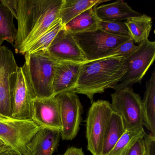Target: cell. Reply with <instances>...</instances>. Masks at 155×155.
Returning a JSON list of instances; mask_svg holds the SVG:
<instances>
[{
	"mask_svg": "<svg viewBox=\"0 0 155 155\" xmlns=\"http://www.w3.org/2000/svg\"><path fill=\"white\" fill-rule=\"evenodd\" d=\"M85 155L81 148L70 147L62 155Z\"/></svg>",
	"mask_w": 155,
	"mask_h": 155,
	"instance_id": "obj_30",
	"label": "cell"
},
{
	"mask_svg": "<svg viewBox=\"0 0 155 155\" xmlns=\"http://www.w3.org/2000/svg\"><path fill=\"white\" fill-rule=\"evenodd\" d=\"M64 28L59 19L56 21L37 40L28 46L23 52L31 53L43 51H47L52 41L58 32Z\"/></svg>",
	"mask_w": 155,
	"mask_h": 155,
	"instance_id": "obj_23",
	"label": "cell"
},
{
	"mask_svg": "<svg viewBox=\"0 0 155 155\" xmlns=\"http://www.w3.org/2000/svg\"><path fill=\"white\" fill-rule=\"evenodd\" d=\"M139 46H136L131 38L124 42L119 46L110 54V57H122L125 59L129 58L138 49Z\"/></svg>",
	"mask_w": 155,
	"mask_h": 155,
	"instance_id": "obj_26",
	"label": "cell"
},
{
	"mask_svg": "<svg viewBox=\"0 0 155 155\" xmlns=\"http://www.w3.org/2000/svg\"><path fill=\"white\" fill-rule=\"evenodd\" d=\"M111 97L112 110L121 117L126 130L143 128L142 101L138 94L126 87L115 91Z\"/></svg>",
	"mask_w": 155,
	"mask_h": 155,
	"instance_id": "obj_7",
	"label": "cell"
},
{
	"mask_svg": "<svg viewBox=\"0 0 155 155\" xmlns=\"http://www.w3.org/2000/svg\"><path fill=\"white\" fill-rule=\"evenodd\" d=\"M0 155H23L11 149H9L2 153H0Z\"/></svg>",
	"mask_w": 155,
	"mask_h": 155,
	"instance_id": "obj_31",
	"label": "cell"
},
{
	"mask_svg": "<svg viewBox=\"0 0 155 155\" xmlns=\"http://www.w3.org/2000/svg\"><path fill=\"white\" fill-rule=\"evenodd\" d=\"M55 97L59 105L61 137L63 140H72L79 130L83 106L78 96L73 92H63Z\"/></svg>",
	"mask_w": 155,
	"mask_h": 155,
	"instance_id": "obj_9",
	"label": "cell"
},
{
	"mask_svg": "<svg viewBox=\"0 0 155 155\" xmlns=\"http://www.w3.org/2000/svg\"><path fill=\"white\" fill-rule=\"evenodd\" d=\"M99 21L94 7L85 11L71 20L64 26V28L66 31L73 35L98 29Z\"/></svg>",
	"mask_w": 155,
	"mask_h": 155,
	"instance_id": "obj_19",
	"label": "cell"
},
{
	"mask_svg": "<svg viewBox=\"0 0 155 155\" xmlns=\"http://www.w3.org/2000/svg\"><path fill=\"white\" fill-rule=\"evenodd\" d=\"M22 70L35 98L54 97L53 82L54 66L58 61L47 51L25 53Z\"/></svg>",
	"mask_w": 155,
	"mask_h": 155,
	"instance_id": "obj_3",
	"label": "cell"
},
{
	"mask_svg": "<svg viewBox=\"0 0 155 155\" xmlns=\"http://www.w3.org/2000/svg\"><path fill=\"white\" fill-rule=\"evenodd\" d=\"M145 133L143 128L136 130H126L107 155H126L137 140L143 138Z\"/></svg>",
	"mask_w": 155,
	"mask_h": 155,
	"instance_id": "obj_24",
	"label": "cell"
},
{
	"mask_svg": "<svg viewBox=\"0 0 155 155\" xmlns=\"http://www.w3.org/2000/svg\"><path fill=\"white\" fill-rule=\"evenodd\" d=\"M17 1L18 0H1L0 3L3 4L11 12L14 18L17 19Z\"/></svg>",
	"mask_w": 155,
	"mask_h": 155,
	"instance_id": "obj_29",
	"label": "cell"
},
{
	"mask_svg": "<svg viewBox=\"0 0 155 155\" xmlns=\"http://www.w3.org/2000/svg\"><path fill=\"white\" fill-rule=\"evenodd\" d=\"M94 10L99 19L103 21H126L130 18L141 15L122 0L100 4L95 6Z\"/></svg>",
	"mask_w": 155,
	"mask_h": 155,
	"instance_id": "obj_16",
	"label": "cell"
},
{
	"mask_svg": "<svg viewBox=\"0 0 155 155\" xmlns=\"http://www.w3.org/2000/svg\"><path fill=\"white\" fill-rule=\"evenodd\" d=\"M83 63L69 61L56 63L53 82L54 97L63 92H73Z\"/></svg>",
	"mask_w": 155,
	"mask_h": 155,
	"instance_id": "obj_14",
	"label": "cell"
},
{
	"mask_svg": "<svg viewBox=\"0 0 155 155\" xmlns=\"http://www.w3.org/2000/svg\"><path fill=\"white\" fill-rule=\"evenodd\" d=\"M108 1V0H63L60 12V19L62 25L65 26L85 11Z\"/></svg>",
	"mask_w": 155,
	"mask_h": 155,
	"instance_id": "obj_18",
	"label": "cell"
},
{
	"mask_svg": "<svg viewBox=\"0 0 155 155\" xmlns=\"http://www.w3.org/2000/svg\"></svg>",
	"mask_w": 155,
	"mask_h": 155,
	"instance_id": "obj_34",
	"label": "cell"
},
{
	"mask_svg": "<svg viewBox=\"0 0 155 155\" xmlns=\"http://www.w3.org/2000/svg\"><path fill=\"white\" fill-rule=\"evenodd\" d=\"M63 0H18V29L13 47L17 54L37 40L59 19Z\"/></svg>",
	"mask_w": 155,
	"mask_h": 155,
	"instance_id": "obj_1",
	"label": "cell"
},
{
	"mask_svg": "<svg viewBox=\"0 0 155 155\" xmlns=\"http://www.w3.org/2000/svg\"><path fill=\"white\" fill-rule=\"evenodd\" d=\"M10 149L8 147H5L3 148L0 149V153H2V152H4V151H6V150H8Z\"/></svg>",
	"mask_w": 155,
	"mask_h": 155,
	"instance_id": "obj_32",
	"label": "cell"
},
{
	"mask_svg": "<svg viewBox=\"0 0 155 155\" xmlns=\"http://www.w3.org/2000/svg\"><path fill=\"white\" fill-rule=\"evenodd\" d=\"M127 27L130 38L135 43H140L148 39L152 29V18L146 14L132 17L124 21Z\"/></svg>",
	"mask_w": 155,
	"mask_h": 155,
	"instance_id": "obj_20",
	"label": "cell"
},
{
	"mask_svg": "<svg viewBox=\"0 0 155 155\" xmlns=\"http://www.w3.org/2000/svg\"><path fill=\"white\" fill-rule=\"evenodd\" d=\"M14 18L11 12L0 3V47L5 41L14 45L17 32Z\"/></svg>",
	"mask_w": 155,
	"mask_h": 155,
	"instance_id": "obj_22",
	"label": "cell"
},
{
	"mask_svg": "<svg viewBox=\"0 0 155 155\" xmlns=\"http://www.w3.org/2000/svg\"><path fill=\"white\" fill-rule=\"evenodd\" d=\"M61 137L60 131L41 129L26 146L25 155H52Z\"/></svg>",
	"mask_w": 155,
	"mask_h": 155,
	"instance_id": "obj_15",
	"label": "cell"
},
{
	"mask_svg": "<svg viewBox=\"0 0 155 155\" xmlns=\"http://www.w3.org/2000/svg\"><path fill=\"white\" fill-rule=\"evenodd\" d=\"M127 61L122 57H110L81 65L73 92L87 96L92 101L95 94L112 88L127 72Z\"/></svg>",
	"mask_w": 155,
	"mask_h": 155,
	"instance_id": "obj_2",
	"label": "cell"
},
{
	"mask_svg": "<svg viewBox=\"0 0 155 155\" xmlns=\"http://www.w3.org/2000/svg\"><path fill=\"white\" fill-rule=\"evenodd\" d=\"M30 119L41 129L61 132L59 105L56 97L34 99Z\"/></svg>",
	"mask_w": 155,
	"mask_h": 155,
	"instance_id": "obj_12",
	"label": "cell"
},
{
	"mask_svg": "<svg viewBox=\"0 0 155 155\" xmlns=\"http://www.w3.org/2000/svg\"><path fill=\"white\" fill-rule=\"evenodd\" d=\"M109 101L99 100L92 102L86 122L88 150L92 155H101L103 142L111 114Z\"/></svg>",
	"mask_w": 155,
	"mask_h": 155,
	"instance_id": "obj_5",
	"label": "cell"
},
{
	"mask_svg": "<svg viewBox=\"0 0 155 155\" xmlns=\"http://www.w3.org/2000/svg\"><path fill=\"white\" fill-rule=\"evenodd\" d=\"M126 130L121 117L112 112L103 142L101 155H107Z\"/></svg>",
	"mask_w": 155,
	"mask_h": 155,
	"instance_id": "obj_21",
	"label": "cell"
},
{
	"mask_svg": "<svg viewBox=\"0 0 155 155\" xmlns=\"http://www.w3.org/2000/svg\"><path fill=\"white\" fill-rule=\"evenodd\" d=\"M7 146H6V145H4L2 142L1 140H0V149L3 148L5 147H7Z\"/></svg>",
	"mask_w": 155,
	"mask_h": 155,
	"instance_id": "obj_33",
	"label": "cell"
},
{
	"mask_svg": "<svg viewBox=\"0 0 155 155\" xmlns=\"http://www.w3.org/2000/svg\"><path fill=\"white\" fill-rule=\"evenodd\" d=\"M13 52L6 46L0 47V115L12 117L11 86L12 75L18 68Z\"/></svg>",
	"mask_w": 155,
	"mask_h": 155,
	"instance_id": "obj_11",
	"label": "cell"
},
{
	"mask_svg": "<svg viewBox=\"0 0 155 155\" xmlns=\"http://www.w3.org/2000/svg\"><path fill=\"white\" fill-rule=\"evenodd\" d=\"M126 155H146L143 138L137 140Z\"/></svg>",
	"mask_w": 155,
	"mask_h": 155,
	"instance_id": "obj_27",
	"label": "cell"
},
{
	"mask_svg": "<svg viewBox=\"0 0 155 155\" xmlns=\"http://www.w3.org/2000/svg\"><path fill=\"white\" fill-rule=\"evenodd\" d=\"M98 29L111 35L130 38L127 27L124 21L100 20Z\"/></svg>",
	"mask_w": 155,
	"mask_h": 155,
	"instance_id": "obj_25",
	"label": "cell"
},
{
	"mask_svg": "<svg viewBox=\"0 0 155 155\" xmlns=\"http://www.w3.org/2000/svg\"><path fill=\"white\" fill-rule=\"evenodd\" d=\"M73 35L87 62L109 58L116 49L130 38L111 35L99 29Z\"/></svg>",
	"mask_w": 155,
	"mask_h": 155,
	"instance_id": "obj_4",
	"label": "cell"
},
{
	"mask_svg": "<svg viewBox=\"0 0 155 155\" xmlns=\"http://www.w3.org/2000/svg\"><path fill=\"white\" fill-rule=\"evenodd\" d=\"M143 140L146 155H155V137L145 133Z\"/></svg>",
	"mask_w": 155,
	"mask_h": 155,
	"instance_id": "obj_28",
	"label": "cell"
},
{
	"mask_svg": "<svg viewBox=\"0 0 155 155\" xmlns=\"http://www.w3.org/2000/svg\"><path fill=\"white\" fill-rule=\"evenodd\" d=\"M35 98L22 67H18L12 78L11 104L12 117L18 119H30L32 102Z\"/></svg>",
	"mask_w": 155,
	"mask_h": 155,
	"instance_id": "obj_10",
	"label": "cell"
},
{
	"mask_svg": "<svg viewBox=\"0 0 155 155\" xmlns=\"http://www.w3.org/2000/svg\"><path fill=\"white\" fill-rule=\"evenodd\" d=\"M57 61L86 62L85 56L72 34L64 28L57 34L47 50Z\"/></svg>",
	"mask_w": 155,
	"mask_h": 155,
	"instance_id": "obj_13",
	"label": "cell"
},
{
	"mask_svg": "<svg viewBox=\"0 0 155 155\" xmlns=\"http://www.w3.org/2000/svg\"><path fill=\"white\" fill-rule=\"evenodd\" d=\"M40 129L31 119H18L0 115V140L22 155H25L26 146Z\"/></svg>",
	"mask_w": 155,
	"mask_h": 155,
	"instance_id": "obj_6",
	"label": "cell"
},
{
	"mask_svg": "<svg viewBox=\"0 0 155 155\" xmlns=\"http://www.w3.org/2000/svg\"><path fill=\"white\" fill-rule=\"evenodd\" d=\"M138 49L126 59L127 72L120 81L112 89L115 91L126 87H131L140 83L155 58V42L148 39L140 43Z\"/></svg>",
	"mask_w": 155,
	"mask_h": 155,
	"instance_id": "obj_8",
	"label": "cell"
},
{
	"mask_svg": "<svg viewBox=\"0 0 155 155\" xmlns=\"http://www.w3.org/2000/svg\"><path fill=\"white\" fill-rule=\"evenodd\" d=\"M142 101L143 126L155 137V71L146 83V91Z\"/></svg>",
	"mask_w": 155,
	"mask_h": 155,
	"instance_id": "obj_17",
	"label": "cell"
}]
</instances>
